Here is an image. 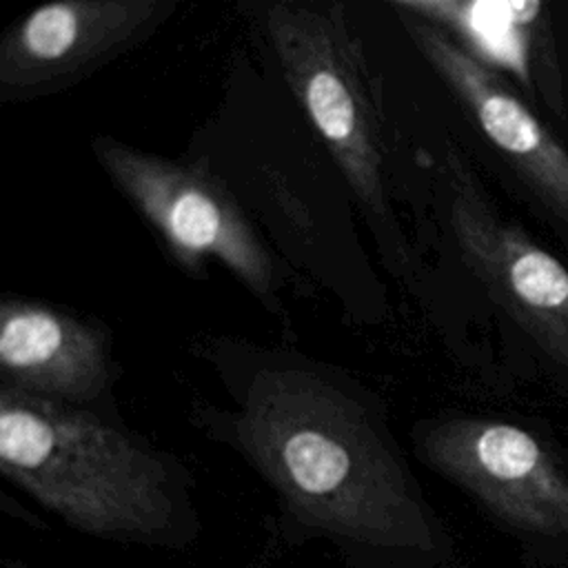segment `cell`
<instances>
[{
	"label": "cell",
	"mask_w": 568,
	"mask_h": 568,
	"mask_svg": "<svg viewBox=\"0 0 568 568\" xmlns=\"http://www.w3.org/2000/svg\"><path fill=\"white\" fill-rule=\"evenodd\" d=\"M91 151L186 273L204 277L206 260H215L257 302L282 315L275 260L206 162L158 155L113 135H93Z\"/></svg>",
	"instance_id": "4"
},
{
	"label": "cell",
	"mask_w": 568,
	"mask_h": 568,
	"mask_svg": "<svg viewBox=\"0 0 568 568\" xmlns=\"http://www.w3.org/2000/svg\"><path fill=\"white\" fill-rule=\"evenodd\" d=\"M444 175L448 224L464 264L539 351L568 371V268L499 215L453 146Z\"/></svg>",
	"instance_id": "5"
},
{
	"label": "cell",
	"mask_w": 568,
	"mask_h": 568,
	"mask_svg": "<svg viewBox=\"0 0 568 568\" xmlns=\"http://www.w3.org/2000/svg\"><path fill=\"white\" fill-rule=\"evenodd\" d=\"M180 0H58L31 9L0 40V102L60 93L149 40Z\"/></svg>",
	"instance_id": "7"
},
{
	"label": "cell",
	"mask_w": 568,
	"mask_h": 568,
	"mask_svg": "<svg viewBox=\"0 0 568 568\" xmlns=\"http://www.w3.org/2000/svg\"><path fill=\"white\" fill-rule=\"evenodd\" d=\"M215 355L231 395L222 430L288 515L359 546L435 548L428 504L371 388L288 351Z\"/></svg>",
	"instance_id": "1"
},
{
	"label": "cell",
	"mask_w": 568,
	"mask_h": 568,
	"mask_svg": "<svg viewBox=\"0 0 568 568\" xmlns=\"http://www.w3.org/2000/svg\"><path fill=\"white\" fill-rule=\"evenodd\" d=\"M0 470L71 528L122 541L166 539L184 510L178 462L93 406L0 386Z\"/></svg>",
	"instance_id": "2"
},
{
	"label": "cell",
	"mask_w": 568,
	"mask_h": 568,
	"mask_svg": "<svg viewBox=\"0 0 568 568\" xmlns=\"http://www.w3.org/2000/svg\"><path fill=\"white\" fill-rule=\"evenodd\" d=\"M415 453L501 521L568 535V475L526 428L481 417H444L415 426Z\"/></svg>",
	"instance_id": "6"
},
{
	"label": "cell",
	"mask_w": 568,
	"mask_h": 568,
	"mask_svg": "<svg viewBox=\"0 0 568 568\" xmlns=\"http://www.w3.org/2000/svg\"><path fill=\"white\" fill-rule=\"evenodd\" d=\"M118 377L111 331L69 308L4 295L0 386L71 406H93Z\"/></svg>",
	"instance_id": "9"
},
{
	"label": "cell",
	"mask_w": 568,
	"mask_h": 568,
	"mask_svg": "<svg viewBox=\"0 0 568 568\" xmlns=\"http://www.w3.org/2000/svg\"><path fill=\"white\" fill-rule=\"evenodd\" d=\"M393 11L419 55L462 102L517 180L568 229V149L484 58L430 20Z\"/></svg>",
	"instance_id": "8"
},
{
	"label": "cell",
	"mask_w": 568,
	"mask_h": 568,
	"mask_svg": "<svg viewBox=\"0 0 568 568\" xmlns=\"http://www.w3.org/2000/svg\"><path fill=\"white\" fill-rule=\"evenodd\" d=\"M264 24L291 93L368 217L384 257L395 271L408 268L388 193L382 120L344 4L271 2Z\"/></svg>",
	"instance_id": "3"
}]
</instances>
